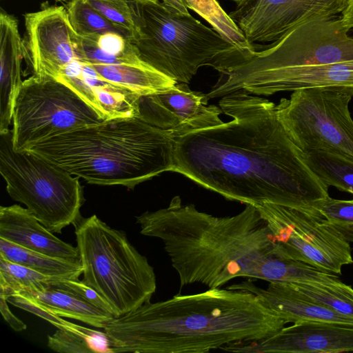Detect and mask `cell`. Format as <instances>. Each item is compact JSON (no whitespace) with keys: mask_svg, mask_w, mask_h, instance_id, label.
Wrapping results in <instances>:
<instances>
[{"mask_svg":"<svg viewBox=\"0 0 353 353\" xmlns=\"http://www.w3.org/2000/svg\"><path fill=\"white\" fill-rule=\"evenodd\" d=\"M0 256L43 274L68 279H79L83 274L81 263L52 257L30 250L0 238Z\"/></svg>","mask_w":353,"mask_h":353,"instance_id":"603a6c76","label":"cell"},{"mask_svg":"<svg viewBox=\"0 0 353 353\" xmlns=\"http://www.w3.org/2000/svg\"><path fill=\"white\" fill-rule=\"evenodd\" d=\"M209 97L192 90L188 83H176L163 91L141 95L137 116L145 123L170 132L175 137L219 125L223 122L220 107L208 105Z\"/></svg>","mask_w":353,"mask_h":353,"instance_id":"9a60e30c","label":"cell"},{"mask_svg":"<svg viewBox=\"0 0 353 353\" xmlns=\"http://www.w3.org/2000/svg\"><path fill=\"white\" fill-rule=\"evenodd\" d=\"M174 137L138 117L103 120L28 146L91 184L134 187L174 168Z\"/></svg>","mask_w":353,"mask_h":353,"instance_id":"277c9868","label":"cell"},{"mask_svg":"<svg viewBox=\"0 0 353 353\" xmlns=\"http://www.w3.org/2000/svg\"><path fill=\"white\" fill-rule=\"evenodd\" d=\"M77 53L81 61L90 64L146 63L140 58L134 43L117 32L85 37L78 35Z\"/></svg>","mask_w":353,"mask_h":353,"instance_id":"44dd1931","label":"cell"},{"mask_svg":"<svg viewBox=\"0 0 353 353\" xmlns=\"http://www.w3.org/2000/svg\"><path fill=\"white\" fill-rule=\"evenodd\" d=\"M287 323L253 293L218 288L150 301L103 331L113 353H205L263 340Z\"/></svg>","mask_w":353,"mask_h":353,"instance_id":"3957f363","label":"cell"},{"mask_svg":"<svg viewBox=\"0 0 353 353\" xmlns=\"http://www.w3.org/2000/svg\"><path fill=\"white\" fill-rule=\"evenodd\" d=\"M136 8L138 32L133 43L140 58L177 83H190L205 65L221 74L245 57L193 17L184 0H137Z\"/></svg>","mask_w":353,"mask_h":353,"instance_id":"5b68a950","label":"cell"},{"mask_svg":"<svg viewBox=\"0 0 353 353\" xmlns=\"http://www.w3.org/2000/svg\"><path fill=\"white\" fill-rule=\"evenodd\" d=\"M341 18H319L285 32L267 48L252 51L221 77L353 60V37Z\"/></svg>","mask_w":353,"mask_h":353,"instance_id":"30bf717a","label":"cell"},{"mask_svg":"<svg viewBox=\"0 0 353 353\" xmlns=\"http://www.w3.org/2000/svg\"><path fill=\"white\" fill-rule=\"evenodd\" d=\"M224 350L248 353L353 352V325L317 321L296 323L268 338L230 345Z\"/></svg>","mask_w":353,"mask_h":353,"instance_id":"e0dca14e","label":"cell"},{"mask_svg":"<svg viewBox=\"0 0 353 353\" xmlns=\"http://www.w3.org/2000/svg\"><path fill=\"white\" fill-rule=\"evenodd\" d=\"M291 284L309 299L353 320V288L341 281L332 284Z\"/></svg>","mask_w":353,"mask_h":353,"instance_id":"484cf974","label":"cell"},{"mask_svg":"<svg viewBox=\"0 0 353 353\" xmlns=\"http://www.w3.org/2000/svg\"><path fill=\"white\" fill-rule=\"evenodd\" d=\"M348 0H247L229 14L250 43L277 40L294 26L342 13Z\"/></svg>","mask_w":353,"mask_h":353,"instance_id":"4fadbf2b","label":"cell"},{"mask_svg":"<svg viewBox=\"0 0 353 353\" xmlns=\"http://www.w3.org/2000/svg\"><path fill=\"white\" fill-rule=\"evenodd\" d=\"M24 61L28 74L57 78L74 59L78 35L72 28L66 8L48 6L24 15Z\"/></svg>","mask_w":353,"mask_h":353,"instance_id":"5bb4252c","label":"cell"},{"mask_svg":"<svg viewBox=\"0 0 353 353\" xmlns=\"http://www.w3.org/2000/svg\"><path fill=\"white\" fill-rule=\"evenodd\" d=\"M6 299L0 295V311L4 320L17 332L23 331L27 325L10 311Z\"/></svg>","mask_w":353,"mask_h":353,"instance_id":"1f68e13d","label":"cell"},{"mask_svg":"<svg viewBox=\"0 0 353 353\" xmlns=\"http://www.w3.org/2000/svg\"><path fill=\"white\" fill-rule=\"evenodd\" d=\"M0 173L10 196L52 233L81 216L85 199L78 177L34 153L15 150L12 130L0 133Z\"/></svg>","mask_w":353,"mask_h":353,"instance_id":"52a82bcc","label":"cell"},{"mask_svg":"<svg viewBox=\"0 0 353 353\" xmlns=\"http://www.w3.org/2000/svg\"><path fill=\"white\" fill-rule=\"evenodd\" d=\"M54 278L0 256V295L6 299L17 292L41 290Z\"/></svg>","mask_w":353,"mask_h":353,"instance_id":"83f0119b","label":"cell"},{"mask_svg":"<svg viewBox=\"0 0 353 353\" xmlns=\"http://www.w3.org/2000/svg\"><path fill=\"white\" fill-rule=\"evenodd\" d=\"M353 94L327 89H301L276 105L277 115L292 141L303 152L327 150L353 159Z\"/></svg>","mask_w":353,"mask_h":353,"instance_id":"9c48e42d","label":"cell"},{"mask_svg":"<svg viewBox=\"0 0 353 353\" xmlns=\"http://www.w3.org/2000/svg\"><path fill=\"white\" fill-rule=\"evenodd\" d=\"M15 150L103 119L74 90L50 76L23 80L12 111Z\"/></svg>","mask_w":353,"mask_h":353,"instance_id":"ba28073f","label":"cell"},{"mask_svg":"<svg viewBox=\"0 0 353 353\" xmlns=\"http://www.w3.org/2000/svg\"><path fill=\"white\" fill-rule=\"evenodd\" d=\"M66 10L72 28L80 37L117 32L132 42L130 33L114 26L84 0H72Z\"/></svg>","mask_w":353,"mask_h":353,"instance_id":"4316f807","label":"cell"},{"mask_svg":"<svg viewBox=\"0 0 353 353\" xmlns=\"http://www.w3.org/2000/svg\"><path fill=\"white\" fill-rule=\"evenodd\" d=\"M219 107L230 121L174 138L172 172L245 204L315 209L329 196L274 103L239 90L221 97Z\"/></svg>","mask_w":353,"mask_h":353,"instance_id":"6da1fadb","label":"cell"},{"mask_svg":"<svg viewBox=\"0 0 353 353\" xmlns=\"http://www.w3.org/2000/svg\"><path fill=\"white\" fill-rule=\"evenodd\" d=\"M234 1L236 4V7L243 5L247 0H230Z\"/></svg>","mask_w":353,"mask_h":353,"instance_id":"836d02e7","label":"cell"},{"mask_svg":"<svg viewBox=\"0 0 353 353\" xmlns=\"http://www.w3.org/2000/svg\"><path fill=\"white\" fill-rule=\"evenodd\" d=\"M310 88L353 94V60L221 77L207 94L210 99L218 98L242 90L257 96H270L279 92Z\"/></svg>","mask_w":353,"mask_h":353,"instance_id":"7c38bea8","label":"cell"},{"mask_svg":"<svg viewBox=\"0 0 353 353\" xmlns=\"http://www.w3.org/2000/svg\"><path fill=\"white\" fill-rule=\"evenodd\" d=\"M82 281L119 317L148 303L156 291L153 267L129 241L95 214L74 223Z\"/></svg>","mask_w":353,"mask_h":353,"instance_id":"8992f818","label":"cell"},{"mask_svg":"<svg viewBox=\"0 0 353 353\" xmlns=\"http://www.w3.org/2000/svg\"><path fill=\"white\" fill-rule=\"evenodd\" d=\"M90 65L105 79L140 96L165 90L177 83L147 63Z\"/></svg>","mask_w":353,"mask_h":353,"instance_id":"7402d4cb","label":"cell"},{"mask_svg":"<svg viewBox=\"0 0 353 353\" xmlns=\"http://www.w3.org/2000/svg\"><path fill=\"white\" fill-rule=\"evenodd\" d=\"M56 79L74 90L103 120L137 116L140 95L108 81L80 59L63 67Z\"/></svg>","mask_w":353,"mask_h":353,"instance_id":"ac0fdd59","label":"cell"},{"mask_svg":"<svg viewBox=\"0 0 353 353\" xmlns=\"http://www.w3.org/2000/svg\"><path fill=\"white\" fill-rule=\"evenodd\" d=\"M304 156L310 169L326 185L353 194V159L321 150L304 152Z\"/></svg>","mask_w":353,"mask_h":353,"instance_id":"cb8c5ba5","label":"cell"},{"mask_svg":"<svg viewBox=\"0 0 353 353\" xmlns=\"http://www.w3.org/2000/svg\"><path fill=\"white\" fill-rule=\"evenodd\" d=\"M0 238L52 257L81 263L77 247L54 236L26 208L0 207Z\"/></svg>","mask_w":353,"mask_h":353,"instance_id":"ffe728a7","label":"cell"},{"mask_svg":"<svg viewBox=\"0 0 353 353\" xmlns=\"http://www.w3.org/2000/svg\"><path fill=\"white\" fill-rule=\"evenodd\" d=\"M6 300L13 305L32 304L58 316L101 329L115 318L100 296L79 279L55 277L41 290L17 292Z\"/></svg>","mask_w":353,"mask_h":353,"instance_id":"2e32d148","label":"cell"},{"mask_svg":"<svg viewBox=\"0 0 353 353\" xmlns=\"http://www.w3.org/2000/svg\"><path fill=\"white\" fill-rule=\"evenodd\" d=\"M341 14V19L343 25L350 29L353 28V0H348L347 6Z\"/></svg>","mask_w":353,"mask_h":353,"instance_id":"d6a6232c","label":"cell"},{"mask_svg":"<svg viewBox=\"0 0 353 353\" xmlns=\"http://www.w3.org/2000/svg\"><path fill=\"white\" fill-rule=\"evenodd\" d=\"M227 288L253 293L264 305L288 323L317 321L353 325L352 319L309 299L289 283L270 282L267 288H263L252 280H247Z\"/></svg>","mask_w":353,"mask_h":353,"instance_id":"d6986e66","label":"cell"},{"mask_svg":"<svg viewBox=\"0 0 353 353\" xmlns=\"http://www.w3.org/2000/svg\"><path fill=\"white\" fill-rule=\"evenodd\" d=\"M139 1H150V2H153V3H157V2H159L160 0H139Z\"/></svg>","mask_w":353,"mask_h":353,"instance_id":"d590c367","label":"cell"},{"mask_svg":"<svg viewBox=\"0 0 353 353\" xmlns=\"http://www.w3.org/2000/svg\"><path fill=\"white\" fill-rule=\"evenodd\" d=\"M187 7L205 19L225 39L235 45L245 55L254 50L245 36L216 0H184Z\"/></svg>","mask_w":353,"mask_h":353,"instance_id":"d4e9b609","label":"cell"},{"mask_svg":"<svg viewBox=\"0 0 353 353\" xmlns=\"http://www.w3.org/2000/svg\"><path fill=\"white\" fill-rule=\"evenodd\" d=\"M255 206L287 257L334 274L353 263L350 242L317 210L269 203Z\"/></svg>","mask_w":353,"mask_h":353,"instance_id":"8fae6325","label":"cell"},{"mask_svg":"<svg viewBox=\"0 0 353 353\" xmlns=\"http://www.w3.org/2000/svg\"><path fill=\"white\" fill-rule=\"evenodd\" d=\"M314 208L350 243L353 242V199L340 200L328 196L317 203Z\"/></svg>","mask_w":353,"mask_h":353,"instance_id":"f546056e","label":"cell"},{"mask_svg":"<svg viewBox=\"0 0 353 353\" xmlns=\"http://www.w3.org/2000/svg\"><path fill=\"white\" fill-rule=\"evenodd\" d=\"M137 223L141 234L162 241L181 288H218L239 277L289 283L322 279L318 268L284 254L252 204L234 216H216L176 196L168 207L137 216Z\"/></svg>","mask_w":353,"mask_h":353,"instance_id":"7a4b0ae2","label":"cell"},{"mask_svg":"<svg viewBox=\"0 0 353 353\" xmlns=\"http://www.w3.org/2000/svg\"><path fill=\"white\" fill-rule=\"evenodd\" d=\"M48 346L52 350L60 353L97 352L87 338L72 331L60 328L48 336Z\"/></svg>","mask_w":353,"mask_h":353,"instance_id":"4dcf8cb0","label":"cell"},{"mask_svg":"<svg viewBox=\"0 0 353 353\" xmlns=\"http://www.w3.org/2000/svg\"><path fill=\"white\" fill-rule=\"evenodd\" d=\"M58 2H61V3H70V1H72V0H56Z\"/></svg>","mask_w":353,"mask_h":353,"instance_id":"e575fe53","label":"cell"},{"mask_svg":"<svg viewBox=\"0 0 353 353\" xmlns=\"http://www.w3.org/2000/svg\"><path fill=\"white\" fill-rule=\"evenodd\" d=\"M84 1L114 26L130 33L132 43L135 41L138 32L137 0Z\"/></svg>","mask_w":353,"mask_h":353,"instance_id":"f1b7e54d","label":"cell"}]
</instances>
